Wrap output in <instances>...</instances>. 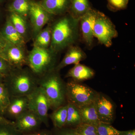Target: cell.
Here are the masks:
<instances>
[{
    "label": "cell",
    "instance_id": "cell-1",
    "mask_svg": "<svg viewBox=\"0 0 135 135\" xmlns=\"http://www.w3.org/2000/svg\"><path fill=\"white\" fill-rule=\"evenodd\" d=\"M51 40L50 48L55 53L73 46L79 36V20L69 13L63 16L51 26Z\"/></svg>",
    "mask_w": 135,
    "mask_h": 135
},
{
    "label": "cell",
    "instance_id": "cell-2",
    "mask_svg": "<svg viewBox=\"0 0 135 135\" xmlns=\"http://www.w3.org/2000/svg\"><path fill=\"white\" fill-rule=\"evenodd\" d=\"M38 77L29 69L13 68L3 83L10 97L27 96L38 86Z\"/></svg>",
    "mask_w": 135,
    "mask_h": 135
},
{
    "label": "cell",
    "instance_id": "cell-3",
    "mask_svg": "<svg viewBox=\"0 0 135 135\" xmlns=\"http://www.w3.org/2000/svg\"><path fill=\"white\" fill-rule=\"evenodd\" d=\"M38 78V86L47 96L51 109L54 110L65 104L66 83L61 78L59 71L54 69Z\"/></svg>",
    "mask_w": 135,
    "mask_h": 135
},
{
    "label": "cell",
    "instance_id": "cell-4",
    "mask_svg": "<svg viewBox=\"0 0 135 135\" xmlns=\"http://www.w3.org/2000/svg\"><path fill=\"white\" fill-rule=\"evenodd\" d=\"M57 54L50 48L33 47L27 55V65L32 72L38 78L55 69Z\"/></svg>",
    "mask_w": 135,
    "mask_h": 135
},
{
    "label": "cell",
    "instance_id": "cell-5",
    "mask_svg": "<svg viewBox=\"0 0 135 135\" xmlns=\"http://www.w3.org/2000/svg\"><path fill=\"white\" fill-rule=\"evenodd\" d=\"M98 94L89 87L74 80L66 83V101L78 108L94 103Z\"/></svg>",
    "mask_w": 135,
    "mask_h": 135
},
{
    "label": "cell",
    "instance_id": "cell-6",
    "mask_svg": "<svg viewBox=\"0 0 135 135\" xmlns=\"http://www.w3.org/2000/svg\"><path fill=\"white\" fill-rule=\"evenodd\" d=\"M94 36L102 45L110 47L113 40L118 36L115 26L110 18L103 12H97L94 27Z\"/></svg>",
    "mask_w": 135,
    "mask_h": 135
},
{
    "label": "cell",
    "instance_id": "cell-7",
    "mask_svg": "<svg viewBox=\"0 0 135 135\" xmlns=\"http://www.w3.org/2000/svg\"><path fill=\"white\" fill-rule=\"evenodd\" d=\"M29 109L38 115L42 123L49 125V111L51 109L50 103L43 89L38 86L27 96Z\"/></svg>",
    "mask_w": 135,
    "mask_h": 135
},
{
    "label": "cell",
    "instance_id": "cell-8",
    "mask_svg": "<svg viewBox=\"0 0 135 135\" xmlns=\"http://www.w3.org/2000/svg\"><path fill=\"white\" fill-rule=\"evenodd\" d=\"M52 16L42 8L40 2L32 1L29 17L34 38L49 23Z\"/></svg>",
    "mask_w": 135,
    "mask_h": 135
},
{
    "label": "cell",
    "instance_id": "cell-9",
    "mask_svg": "<svg viewBox=\"0 0 135 135\" xmlns=\"http://www.w3.org/2000/svg\"><path fill=\"white\" fill-rule=\"evenodd\" d=\"M25 47L8 42L0 54V57L6 60L13 68H22L27 64V56Z\"/></svg>",
    "mask_w": 135,
    "mask_h": 135
},
{
    "label": "cell",
    "instance_id": "cell-10",
    "mask_svg": "<svg viewBox=\"0 0 135 135\" xmlns=\"http://www.w3.org/2000/svg\"><path fill=\"white\" fill-rule=\"evenodd\" d=\"M14 122L17 130L22 134L36 131L42 123L38 115L29 109L17 117Z\"/></svg>",
    "mask_w": 135,
    "mask_h": 135
},
{
    "label": "cell",
    "instance_id": "cell-11",
    "mask_svg": "<svg viewBox=\"0 0 135 135\" xmlns=\"http://www.w3.org/2000/svg\"><path fill=\"white\" fill-rule=\"evenodd\" d=\"M97 11L90 9L79 19L81 32L84 42L91 46L94 41V27Z\"/></svg>",
    "mask_w": 135,
    "mask_h": 135
},
{
    "label": "cell",
    "instance_id": "cell-12",
    "mask_svg": "<svg viewBox=\"0 0 135 135\" xmlns=\"http://www.w3.org/2000/svg\"><path fill=\"white\" fill-rule=\"evenodd\" d=\"M95 103L100 122L111 124L114 118V107L112 102L103 95L98 94Z\"/></svg>",
    "mask_w": 135,
    "mask_h": 135
},
{
    "label": "cell",
    "instance_id": "cell-13",
    "mask_svg": "<svg viewBox=\"0 0 135 135\" xmlns=\"http://www.w3.org/2000/svg\"><path fill=\"white\" fill-rule=\"evenodd\" d=\"M29 109V101L27 96L10 97L9 104L4 115L15 119Z\"/></svg>",
    "mask_w": 135,
    "mask_h": 135
},
{
    "label": "cell",
    "instance_id": "cell-14",
    "mask_svg": "<svg viewBox=\"0 0 135 135\" xmlns=\"http://www.w3.org/2000/svg\"><path fill=\"white\" fill-rule=\"evenodd\" d=\"M0 33L8 42L21 47H25L26 41L16 30L7 16L5 22L0 28Z\"/></svg>",
    "mask_w": 135,
    "mask_h": 135
},
{
    "label": "cell",
    "instance_id": "cell-15",
    "mask_svg": "<svg viewBox=\"0 0 135 135\" xmlns=\"http://www.w3.org/2000/svg\"><path fill=\"white\" fill-rule=\"evenodd\" d=\"M62 60L55 68V70L59 71L68 65L77 64L86 57V53L78 46H71L69 47Z\"/></svg>",
    "mask_w": 135,
    "mask_h": 135
},
{
    "label": "cell",
    "instance_id": "cell-16",
    "mask_svg": "<svg viewBox=\"0 0 135 135\" xmlns=\"http://www.w3.org/2000/svg\"><path fill=\"white\" fill-rule=\"evenodd\" d=\"M40 3L50 15H61L68 12L70 0H41Z\"/></svg>",
    "mask_w": 135,
    "mask_h": 135
},
{
    "label": "cell",
    "instance_id": "cell-17",
    "mask_svg": "<svg viewBox=\"0 0 135 135\" xmlns=\"http://www.w3.org/2000/svg\"><path fill=\"white\" fill-rule=\"evenodd\" d=\"M95 75L94 70L80 63L75 65L66 75V78H71L80 82L92 79Z\"/></svg>",
    "mask_w": 135,
    "mask_h": 135
},
{
    "label": "cell",
    "instance_id": "cell-18",
    "mask_svg": "<svg viewBox=\"0 0 135 135\" xmlns=\"http://www.w3.org/2000/svg\"><path fill=\"white\" fill-rule=\"evenodd\" d=\"M78 109L81 117V123L97 127L101 122L97 113L95 102Z\"/></svg>",
    "mask_w": 135,
    "mask_h": 135
},
{
    "label": "cell",
    "instance_id": "cell-19",
    "mask_svg": "<svg viewBox=\"0 0 135 135\" xmlns=\"http://www.w3.org/2000/svg\"><path fill=\"white\" fill-rule=\"evenodd\" d=\"M91 8L89 0H70L68 12L72 16L79 20Z\"/></svg>",
    "mask_w": 135,
    "mask_h": 135
},
{
    "label": "cell",
    "instance_id": "cell-20",
    "mask_svg": "<svg viewBox=\"0 0 135 135\" xmlns=\"http://www.w3.org/2000/svg\"><path fill=\"white\" fill-rule=\"evenodd\" d=\"M7 6L8 12H14L27 19L32 0H12Z\"/></svg>",
    "mask_w": 135,
    "mask_h": 135
},
{
    "label": "cell",
    "instance_id": "cell-21",
    "mask_svg": "<svg viewBox=\"0 0 135 135\" xmlns=\"http://www.w3.org/2000/svg\"><path fill=\"white\" fill-rule=\"evenodd\" d=\"M7 17L16 30L24 38L26 41L28 39L29 28L27 19L19 15L9 12Z\"/></svg>",
    "mask_w": 135,
    "mask_h": 135
},
{
    "label": "cell",
    "instance_id": "cell-22",
    "mask_svg": "<svg viewBox=\"0 0 135 135\" xmlns=\"http://www.w3.org/2000/svg\"><path fill=\"white\" fill-rule=\"evenodd\" d=\"M51 40V26L42 29L34 38L33 47L43 49L49 48Z\"/></svg>",
    "mask_w": 135,
    "mask_h": 135
},
{
    "label": "cell",
    "instance_id": "cell-23",
    "mask_svg": "<svg viewBox=\"0 0 135 135\" xmlns=\"http://www.w3.org/2000/svg\"><path fill=\"white\" fill-rule=\"evenodd\" d=\"M67 114V104L54 110L49 117L52 120L55 127L59 129L65 127Z\"/></svg>",
    "mask_w": 135,
    "mask_h": 135
},
{
    "label": "cell",
    "instance_id": "cell-24",
    "mask_svg": "<svg viewBox=\"0 0 135 135\" xmlns=\"http://www.w3.org/2000/svg\"><path fill=\"white\" fill-rule=\"evenodd\" d=\"M67 114L65 126L76 127L81 123L79 109L71 103L67 102Z\"/></svg>",
    "mask_w": 135,
    "mask_h": 135
},
{
    "label": "cell",
    "instance_id": "cell-25",
    "mask_svg": "<svg viewBox=\"0 0 135 135\" xmlns=\"http://www.w3.org/2000/svg\"><path fill=\"white\" fill-rule=\"evenodd\" d=\"M10 101V96L3 83L0 84V113L4 115Z\"/></svg>",
    "mask_w": 135,
    "mask_h": 135
},
{
    "label": "cell",
    "instance_id": "cell-26",
    "mask_svg": "<svg viewBox=\"0 0 135 135\" xmlns=\"http://www.w3.org/2000/svg\"><path fill=\"white\" fill-rule=\"evenodd\" d=\"M76 135H99L96 127L81 123L74 129Z\"/></svg>",
    "mask_w": 135,
    "mask_h": 135
},
{
    "label": "cell",
    "instance_id": "cell-27",
    "mask_svg": "<svg viewBox=\"0 0 135 135\" xmlns=\"http://www.w3.org/2000/svg\"><path fill=\"white\" fill-rule=\"evenodd\" d=\"M96 127L99 135H119V130L110 123L100 122Z\"/></svg>",
    "mask_w": 135,
    "mask_h": 135
},
{
    "label": "cell",
    "instance_id": "cell-28",
    "mask_svg": "<svg viewBox=\"0 0 135 135\" xmlns=\"http://www.w3.org/2000/svg\"><path fill=\"white\" fill-rule=\"evenodd\" d=\"M16 128L14 123L0 124V135H22Z\"/></svg>",
    "mask_w": 135,
    "mask_h": 135
},
{
    "label": "cell",
    "instance_id": "cell-29",
    "mask_svg": "<svg viewBox=\"0 0 135 135\" xmlns=\"http://www.w3.org/2000/svg\"><path fill=\"white\" fill-rule=\"evenodd\" d=\"M13 68L3 59L0 57V78L4 79L8 75Z\"/></svg>",
    "mask_w": 135,
    "mask_h": 135
},
{
    "label": "cell",
    "instance_id": "cell-30",
    "mask_svg": "<svg viewBox=\"0 0 135 135\" xmlns=\"http://www.w3.org/2000/svg\"><path fill=\"white\" fill-rule=\"evenodd\" d=\"M129 0H108L109 5L116 9H124L127 7Z\"/></svg>",
    "mask_w": 135,
    "mask_h": 135
},
{
    "label": "cell",
    "instance_id": "cell-31",
    "mask_svg": "<svg viewBox=\"0 0 135 135\" xmlns=\"http://www.w3.org/2000/svg\"><path fill=\"white\" fill-rule=\"evenodd\" d=\"M7 43V42L3 37L0 33V54L5 48Z\"/></svg>",
    "mask_w": 135,
    "mask_h": 135
},
{
    "label": "cell",
    "instance_id": "cell-32",
    "mask_svg": "<svg viewBox=\"0 0 135 135\" xmlns=\"http://www.w3.org/2000/svg\"><path fill=\"white\" fill-rule=\"evenodd\" d=\"M14 123V121L8 119L3 115L0 113V124H9Z\"/></svg>",
    "mask_w": 135,
    "mask_h": 135
},
{
    "label": "cell",
    "instance_id": "cell-33",
    "mask_svg": "<svg viewBox=\"0 0 135 135\" xmlns=\"http://www.w3.org/2000/svg\"><path fill=\"white\" fill-rule=\"evenodd\" d=\"M58 135H76L74 129H66L60 132Z\"/></svg>",
    "mask_w": 135,
    "mask_h": 135
},
{
    "label": "cell",
    "instance_id": "cell-34",
    "mask_svg": "<svg viewBox=\"0 0 135 135\" xmlns=\"http://www.w3.org/2000/svg\"><path fill=\"white\" fill-rule=\"evenodd\" d=\"M23 135H50L49 133L47 131H35L32 133L24 134Z\"/></svg>",
    "mask_w": 135,
    "mask_h": 135
},
{
    "label": "cell",
    "instance_id": "cell-35",
    "mask_svg": "<svg viewBox=\"0 0 135 135\" xmlns=\"http://www.w3.org/2000/svg\"><path fill=\"white\" fill-rule=\"evenodd\" d=\"M119 135H135V130H130L126 131H119Z\"/></svg>",
    "mask_w": 135,
    "mask_h": 135
},
{
    "label": "cell",
    "instance_id": "cell-36",
    "mask_svg": "<svg viewBox=\"0 0 135 135\" xmlns=\"http://www.w3.org/2000/svg\"><path fill=\"white\" fill-rule=\"evenodd\" d=\"M4 16V9L2 7V5L0 4V28L2 26V23L3 22Z\"/></svg>",
    "mask_w": 135,
    "mask_h": 135
},
{
    "label": "cell",
    "instance_id": "cell-37",
    "mask_svg": "<svg viewBox=\"0 0 135 135\" xmlns=\"http://www.w3.org/2000/svg\"><path fill=\"white\" fill-rule=\"evenodd\" d=\"M6 0H0V4L2 5L3 3L5 2Z\"/></svg>",
    "mask_w": 135,
    "mask_h": 135
},
{
    "label": "cell",
    "instance_id": "cell-38",
    "mask_svg": "<svg viewBox=\"0 0 135 135\" xmlns=\"http://www.w3.org/2000/svg\"><path fill=\"white\" fill-rule=\"evenodd\" d=\"M3 79L2 78H0V84L3 83Z\"/></svg>",
    "mask_w": 135,
    "mask_h": 135
},
{
    "label": "cell",
    "instance_id": "cell-39",
    "mask_svg": "<svg viewBox=\"0 0 135 135\" xmlns=\"http://www.w3.org/2000/svg\"><path fill=\"white\" fill-rule=\"evenodd\" d=\"M11 1H12V0H11Z\"/></svg>",
    "mask_w": 135,
    "mask_h": 135
}]
</instances>
